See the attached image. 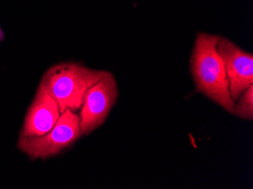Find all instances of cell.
<instances>
[{
  "mask_svg": "<svg viewBox=\"0 0 253 189\" xmlns=\"http://www.w3.org/2000/svg\"><path fill=\"white\" fill-rule=\"evenodd\" d=\"M217 40L218 36L198 34L191 58V72L197 90L233 114L235 101L231 96L224 64L217 51Z\"/></svg>",
  "mask_w": 253,
  "mask_h": 189,
  "instance_id": "obj_1",
  "label": "cell"
},
{
  "mask_svg": "<svg viewBox=\"0 0 253 189\" xmlns=\"http://www.w3.org/2000/svg\"><path fill=\"white\" fill-rule=\"evenodd\" d=\"M105 73L81 64L61 63L49 68L40 84L58 103L60 113L67 109L75 113L81 109L86 91L101 79Z\"/></svg>",
  "mask_w": 253,
  "mask_h": 189,
  "instance_id": "obj_2",
  "label": "cell"
},
{
  "mask_svg": "<svg viewBox=\"0 0 253 189\" xmlns=\"http://www.w3.org/2000/svg\"><path fill=\"white\" fill-rule=\"evenodd\" d=\"M82 136L80 115L70 109L60 113L56 125L45 135L37 137L18 138L17 148L31 160L55 156Z\"/></svg>",
  "mask_w": 253,
  "mask_h": 189,
  "instance_id": "obj_3",
  "label": "cell"
},
{
  "mask_svg": "<svg viewBox=\"0 0 253 189\" xmlns=\"http://www.w3.org/2000/svg\"><path fill=\"white\" fill-rule=\"evenodd\" d=\"M118 98L116 78L110 72L86 91L80 113V127L82 135H89L101 127L112 113Z\"/></svg>",
  "mask_w": 253,
  "mask_h": 189,
  "instance_id": "obj_4",
  "label": "cell"
},
{
  "mask_svg": "<svg viewBox=\"0 0 253 189\" xmlns=\"http://www.w3.org/2000/svg\"><path fill=\"white\" fill-rule=\"evenodd\" d=\"M216 47L224 64L231 96L237 101L240 95L253 85V55L221 37H218Z\"/></svg>",
  "mask_w": 253,
  "mask_h": 189,
  "instance_id": "obj_5",
  "label": "cell"
},
{
  "mask_svg": "<svg viewBox=\"0 0 253 189\" xmlns=\"http://www.w3.org/2000/svg\"><path fill=\"white\" fill-rule=\"evenodd\" d=\"M60 117L58 103L43 85H39L32 103L26 113L21 137H37L51 130Z\"/></svg>",
  "mask_w": 253,
  "mask_h": 189,
  "instance_id": "obj_6",
  "label": "cell"
},
{
  "mask_svg": "<svg viewBox=\"0 0 253 189\" xmlns=\"http://www.w3.org/2000/svg\"><path fill=\"white\" fill-rule=\"evenodd\" d=\"M237 101L234 104L233 114L244 120H252L253 119V85L249 86Z\"/></svg>",
  "mask_w": 253,
  "mask_h": 189,
  "instance_id": "obj_7",
  "label": "cell"
},
{
  "mask_svg": "<svg viewBox=\"0 0 253 189\" xmlns=\"http://www.w3.org/2000/svg\"><path fill=\"white\" fill-rule=\"evenodd\" d=\"M3 38H5V34H3V31L2 29L0 28V42L3 41Z\"/></svg>",
  "mask_w": 253,
  "mask_h": 189,
  "instance_id": "obj_8",
  "label": "cell"
}]
</instances>
